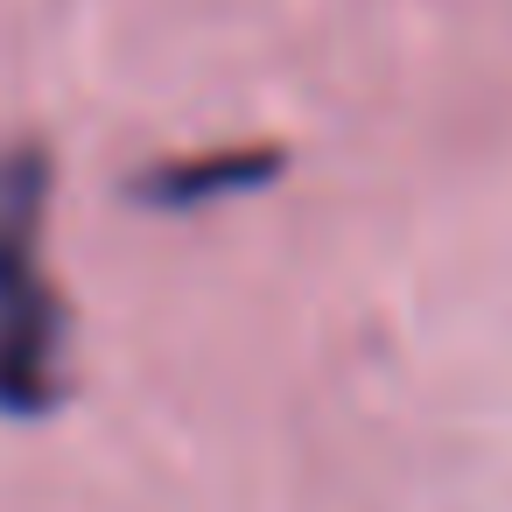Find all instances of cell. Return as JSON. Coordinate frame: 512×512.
<instances>
[{
  "mask_svg": "<svg viewBox=\"0 0 512 512\" xmlns=\"http://www.w3.org/2000/svg\"><path fill=\"white\" fill-rule=\"evenodd\" d=\"M43 190H50V162L36 148L0 155V407L8 414H43L57 400L64 309L36 260Z\"/></svg>",
  "mask_w": 512,
  "mask_h": 512,
  "instance_id": "cell-1",
  "label": "cell"
}]
</instances>
